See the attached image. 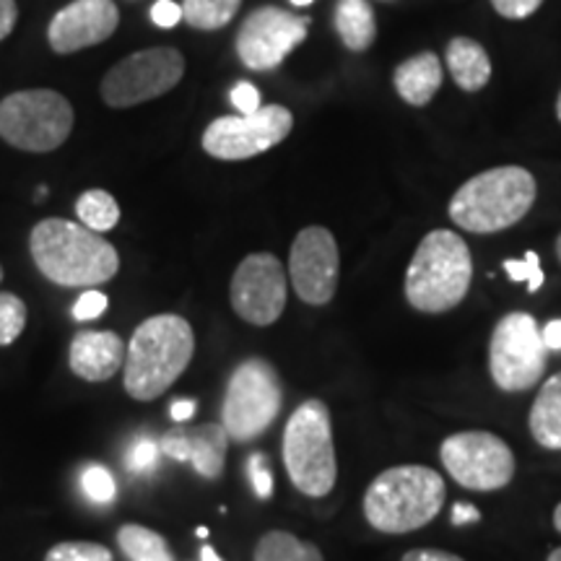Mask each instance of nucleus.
<instances>
[{"mask_svg": "<svg viewBox=\"0 0 561 561\" xmlns=\"http://www.w3.org/2000/svg\"><path fill=\"white\" fill-rule=\"evenodd\" d=\"M30 252L42 276L66 289H96L121 271L115 244L104 240L100 231L68 219L34 224Z\"/></svg>", "mask_w": 561, "mask_h": 561, "instance_id": "1", "label": "nucleus"}, {"mask_svg": "<svg viewBox=\"0 0 561 561\" xmlns=\"http://www.w3.org/2000/svg\"><path fill=\"white\" fill-rule=\"evenodd\" d=\"M195 354L193 325L180 314H153L133 331L125 351L123 385L133 401L149 403L164 396L191 367Z\"/></svg>", "mask_w": 561, "mask_h": 561, "instance_id": "2", "label": "nucleus"}, {"mask_svg": "<svg viewBox=\"0 0 561 561\" xmlns=\"http://www.w3.org/2000/svg\"><path fill=\"white\" fill-rule=\"evenodd\" d=\"M473 280L471 250L458 231L434 229L419 242L405 271V299L416 312H450Z\"/></svg>", "mask_w": 561, "mask_h": 561, "instance_id": "3", "label": "nucleus"}, {"mask_svg": "<svg viewBox=\"0 0 561 561\" xmlns=\"http://www.w3.org/2000/svg\"><path fill=\"white\" fill-rule=\"evenodd\" d=\"M447 500L445 479L426 466L388 468L364 494V517L375 530L403 536L439 515Z\"/></svg>", "mask_w": 561, "mask_h": 561, "instance_id": "4", "label": "nucleus"}, {"mask_svg": "<svg viewBox=\"0 0 561 561\" xmlns=\"http://www.w3.org/2000/svg\"><path fill=\"white\" fill-rule=\"evenodd\" d=\"M536 178L525 167H494L460 185L447 214L458 229L471 234H496L520 224L536 203Z\"/></svg>", "mask_w": 561, "mask_h": 561, "instance_id": "5", "label": "nucleus"}, {"mask_svg": "<svg viewBox=\"0 0 561 561\" xmlns=\"http://www.w3.org/2000/svg\"><path fill=\"white\" fill-rule=\"evenodd\" d=\"M284 466L297 491L312 500L328 496L339 479L331 409L318 398L299 403L284 430Z\"/></svg>", "mask_w": 561, "mask_h": 561, "instance_id": "6", "label": "nucleus"}, {"mask_svg": "<svg viewBox=\"0 0 561 561\" xmlns=\"http://www.w3.org/2000/svg\"><path fill=\"white\" fill-rule=\"evenodd\" d=\"M284 405L278 369L261 356L240 362L229 375L221 403V426L231 442H252L271 430Z\"/></svg>", "mask_w": 561, "mask_h": 561, "instance_id": "7", "label": "nucleus"}, {"mask_svg": "<svg viewBox=\"0 0 561 561\" xmlns=\"http://www.w3.org/2000/svg\"><path fill=\"white\" fill-rule=\"evenodd\" d=\"M76 112L60 91L24 89L0 102V138L19 151L50 153L66 144Z\"/></svg>", "mask_w": 561, "mask_h": 561, "instance_id": "8", "label": "nucleus"}, {"mask_svg": "<svg viewBox=\"0 0 561 561\" xmlns=\"http://www.w3.org/2000/svg\"><path fill=\"white\" fill-rule=\"evenodd\" d=\"M549 362L541 328L528 312H510L496 322L489 341L491 380L504 392H525L541 382Z\"/></svg>", "mask_w": 561, "mask_h": 561, "instance_id": "9", "label": "nucleus"}, {"mask_svg": "<svg viewBox=\"0 0 561 561\" xmlns=\"http://www.w3.org/2000/svg\"><path fill=\"white\" fill-rule=\"evenodd\" d=\"M185 76V58L174 47H149L115 62L104 73L100 94L112 110H130L164 96Z\"/></svg>", "mask_w": 561, "mask_h": 561, "instance_id": "10", "label": "nucleus"}, {"mask_svg": "<svg viewBox=\"0 0 561 561\" xmlns=\"http://www.w3.org/2000/svg\"><path fill=\"white\" fill-rule=\"evenodd\" d=\"M439 460L455 483L471 491H500L515 479V453L491 432L450 434L439 447Z\"/></svg>", "mask_w": 561, "mask_h": 561, "instance_id": "11", "label": "nucleus"}, {"mask_svg": "<svg viewBox=\"0 0 561 561\" xmlns=\"http://www.w3.org/2000/svg\"><path fill=\"white\" fill-rule=\"evenodd\" d=\"M294 128L291 110L268 104L252 115L216 117L203 130V151L219 161H244L276 149Z\"/></svg>", "mask_w": 561, "mask_h": 561, "instance_id": "12", "label": "nucleus"}, {"mask_svg": "<svg viewBox=\"0 0 561 561\" xmlns=\"http://www.w3.org/2000/svg\"><path fill=\"white\" fill-rule=\"evenodd\" d=\"M310 34V19L297 16L278 5H261L250 11L237 32L234 50L244 68L268 73L297 50Z\"/></svg>", "mask_w": 561, "mask_h": 561, "instance_id": "13", "label": "nucleus"}, {"mask_svg": "<svg viewBox=\"0 0 561 561\" xmlns=\"http://www.w3.org/2000/svg\"><path fill=\"white\" fill-rule=\"evenodd\" d=\"M289 278L284 263L271 252H252L231 276L229 299L237 318L255 328H268L286 310Z\"/></svg>", "mask_w": 561, "mask_h": 561, "instance_id": "14", "label": "nucleus"}, {"mask_svg": "<svg viewBox=\"0 0 561 561\" xmlns=\"http://www.w3.org/2000/svg\"><path fill=\"white\" fill-rule=\"evenodd\" d=\"M341 252L333 231L305 227L289 252V278L297 297L310 307H325L339 291Z\"/></svg>", "mask_w": 561, "mask_h": 561, "instance_id": "15", "label": "nucleus"}, {"mask_svg": "<svg viewBox=\"0 0 561 561\" xmlns=\"http://www.w3.org/2000/svg\"><path fill=\"white\" fill-rule=\"evenodd\" d=\"M121 24V11L115 0H73L55 13L47 26V42L53 53L73 55L102 45Z\"/></svg>", "mask_w": 561, "mask_h": 561, "instance_id": "16", "label": "nucleus"}, {"mask_svg": "<svg viewBox=\"0 0 561 561\" xmlns=\"http://www.w3.org/2000/svg\"><path fill=\"white\" fill-rule=\"evenodd\" d=\"M159 447L161 455L178 462H191L195 473L214 481L219 479L224 466H227L229 434L221 424H178L174 430L164 432V437L159 439Z\"/></svg>", "mask_w": 561, "mask_h": 561, "instance_id": "17", "label": "nucleus"}, {"mask_svg": "<svg viewBox=\"0 0 561 561\" xmlns=\"http://www.w3.org/2000/svg\"><path fill=\"white\" fill-rule=\"evenodd\" d=\"M125 346L115 331H81L68 348V364L76 377L87 382H107L125 364Z\"/></svg>", "mask_w": 561, "mask_h": 561, "instance_id": "18", "label": "nucleus"}, {"mask_svg": "<svg viewBox=\"0 0 561 561\" xmlns=\"http://www.w3.org/2000/svg\"><path fill=\"white\" fill-rule=\"evenodd\" d=\"M398 96L411 107H426L442 87V60L434 53H419L403 60L392 73Z\"/></svg>", "mask_w": 561, "mask_h": 561, "instance_id": "19", "label": "nucleus"}, {"mask_svg": "<svg viewBox=\"0 0 561 561\" xmlns=\"http://www.w3.org/2000/svg\"><path fill=\"white\" fill-rule=\"evenodd\" d=\"M445 62L450 68L453 81L458 83L462 91L476 94V91L486 89L491 81V58L483 50V45L471 37H455L450 39L445 53Z\"/></svg>", "mask_w": 561, "mask_h": 561, "instance_id": "20", "label": "nucleus"}, {"mask_svg": "<svg viewBox=\"0 0 561 561\" xmlns=\"http://www.w3.org/2000/svg\"><path fill=\"white\" fill-rule=\"evenodd\" d=\"M528 430L546 450H561V371L541 385V392L533 401Z\"/></svg>", "mask_w": 561, "mask_h": 561, "instance_id": "21", "label": "nucleus"}, {"mask_svg": "<svg viewBox=\"0 0 561 561\" xmlns=\"http://www.w3.org/2000/svg\"><path fill=\"white\" fill-rule=\"evenodd\" d=\"M335 32L351 53H367L377 37V16L369 0H339L333 11Z\"/></svg>", "mask_w": 561, "mask_h": 561, "instance_id": "22", "label": "nucleus"}, {"mask_svg": "<svg viewBox=\"0 0 561 561\" xmlns=\"http://www.w3.org/2000/svg\"><path fill=\"white\" fill-rule=\"evenodd\" d=\"M252 561H325V557L318 546L301 541L294 533L271 530L257 541Z\"/></svg>", "mask_w": 561, "mask_h": 561, "instance_id": "23", "label": "nucleus"}, {"mask_svg": "<svg viewBox=\"0 0 561 561\" xmlns=\"http://www.w3.org/2000/svg\"><path fill=\"white\" fill-rule=\"evenodd\" d=\"M117 543L130 561H174L167 538L144 525H123L117 530Z\"/></svg>", "mask_w": 561, "mask_h": 561, "instance_id": "24", "label": "nucleus"}, {"mask_svg": "<svg viewBox=\"0 0 561 561\" xmlns=\"http://www.w3.org/2000/svg\"><path fill=\"white\" fill-rule=\"evenodd\" d=\"M76 216H79V224L91 229V231H104L115 229L117 221H121V206H117L115 195L102 191V187H91L76 201Z\"/></svg>", "mask_w": 561, "mask_h": 561, "instance_id": "25", "label": "nucleus"}, {"mask_svg": "<svg viewBox=\"0 0 561 561\" xmlns=\"http://www.w3.org/2000/svg\"><path fill=\"white\" fill-rule=\"evenodd\" d=\"M242 0H182V19L201 32L224 30L240 11Z\"/></svg>", "mask_w": 561, "mask_h": 561, "instance_id": "26", "label": "nucleus"}, {"mask_svg": "<svg viewBox=\"0 0 561 561\" xmlns=\"http://www.w3.org/2000/svg\"><path fill=\"white\" fill-rule=\"evenodd\" d=\"M26 318V301L11 291H0V346H11L24 333Z\"/></svg>", "mask_w": 561, "mask_h": 561, "instance_id": "27", "label": "nucleus"}, {"mask_svg": "<svg viewBox=\"0 0 561 561\" xmlns=\"http://www.w3.org/2000/svg\"><path fill=\"white\" fill-rule=\"evenodd\" d=\"M45 561H112V551L94 541H62L45 553Z\"/></svg>", "mask_w": 561, "mask_h": 561, "instance_id": "28", "label": "nucleus"}, {"mask_svg": "<svg viewBox=\"0 0 561 561\" xmlns=\"http://www.w3.org/2000/svg\"><path fill=\"white\" fill-rule=\"evenodd\" d=\"M81 489H83V494L89 496V502H94V504H110L117 494V486H115V479H112V473L104 466H96V462H91V466L83 468Z\"/></svg>", "mask_w": 561, "mask_h": 561, "instance_id": "29", "label": "nucleus"}, {"mask_svg": "<svg viewBox=\"0 0 561 561\" xmlns=\"http://www.w3.org/2000/svg\"><path fill=\"white\" fill-rule=\"evenodd\" d=\"M159 455H161L159 439H151L146 437V434H140V437L130 442L128 450H125V468H128L130 473H149L159 462Z\"/></svg>", "mask_w": 561, "mask_h": 561, "instance_id": "30", "label": "nucleus"}, {"mask_svg": "<svg viewBox=\"0 0 561 561\" xmlns=\"http://www.w3.org/2000/svg\"><path fill=\"white\" fill-rule=\"evenodd\" d=\"M502 268L507 271L510 280H515V284H520V280H525L528 284V291H538L543 286V271H541V257L536 255V252L528 250L525 252L523 261H504Z\"/></svg>", "mask_w": 561, "mask_h": 561, "instance_id": "31", "label": "nucleus"}, {"mask_svg": "<svg viewBox=\"0 0 561 561\" xmlns=\"http://www.w3.org/2000/svg\"><path fill=\"white\" fill-rule=\"evenodd\" d=\"M248 476L257 500H271L273 496V471L263 453H252L248 460Z\"/></svg>", "mask_w": 561, "mask_h": 561, "instance_id": "32", "label": "nucleus"}, {"mask_svg": "<svg viewBox=\"0 0 561 561\" xmlns=\"http://www.w3.org/2000/svg\"><path fill=\"white\" fill-rule=\"evenodd\" d=\"M107 305H110L107 294L96 291V289H89V291H83L81 297H79V301H76V305H73V318L79 320V322L96 320V318H102L104 312H107Z\"/></svg>", "mask_w": 561, "mask_h": 561, "instance_id": "33", "label": "nucleus"}, {"mask_svg": "<svg viewBox=\"0 0 561 561\" xmlns=\"http://www.w3.org/2000/svg\"><path fill=\"white\" fill-rule=\"evenodd\" d=\"M231 104H234L237 115H252V112H257L263 107L261 104V91L252 87L250 81H240L234 89H231L229 94Z\"/></svg>", "mask_w": 561, "mask_h": 561, "instance_id": "34", "label": "nucleus"}, {"mask_svg": "<svg viewBox=\"0 0 561 561\" xmlns=\"http://www.w3.org/2000/svg\"><path fill=\"white\" fill-rule=\"evenodd\" d=\"M491 5H494V11L500 13L502 19L523 21L541 9L543 0H491Z\"/></svg>", "mask_w": 561, "mask_h": 561, "instance_id": "35", "label": "nucleus"}, {"mask_svg": "<svg viewBox=\"0 0 561 561\" xmlns=\"http://www.w3.org/2000/svg\"><path fill=\"white\" fill-rule=\"evenodd\" d=\"M151 21L161 30H172L182 21V5L172 3V0H157L151 5Z\"/></svg>", "mask_w": 561, "mask_h": 561, "instance_id": "36", "label": "nucleus"}, {"mask_svg": "<svg viewBox=\"0 0 561 561\" xmlns=\"http://www.w3.org/2000/svg\"><path fill=\"white\" fill-rule=\"evenodd\" d=\"M16 21H19L16 0H0V42L13 32Z\"/></svg>", "mask_w": 561, "mask_h": 561, "instance_id": "37", "label": "nucleus"}, {"mask_svg": "<svg viewBox=\"0 0 561 561\" xmlns=\"http://www.w3.org/2000/svg\"><path fill=\"white\" fill-rule=\"evenodd\" d=\"M401 561H466L458 553L450 551H439V549H413L409 553H403Z\"/></svg>", "mask_w": 561, "mask_h": 561, "instance_id": "38", "label": "nucleus"}, {"mask_svg": "<svg viewBox=\"0 0 561 561\" xmlns=\"http://www.w3.org/2000/svg\"><path fill=\"white\" fill-rule=\"evenodd\" d=\"M450 520L453 525H468V523H479L481 520V512L479 507H473V504H466V502H458L450 512Z\"/></svg>", "mask_w": 561, "mask_h": 561, "instance_id": "39", "label": "nucleus"}, {"mask_svg": "<svg viewBox=\"0 0 561 561\" xmlns=\"http://www.w3.org/2000/svg\"><path fill=\"white\" fill-rule=\"evenodd\" d=\"M541 339H543V346L549 351H561V320L546 322Z\"/></svg>", "mask_w": 561, "mask_h": 561, "instance_id": "40", "label": "nucleus"}, {"mask_svg": "<svg viewBox=\"0 0 561 561\" xmlns=\"http://www.w3.org/2000/svg\"><path fill=\"white\" fill-rule=\"evenodd\" d=\"M195 409H198V403L195 401H174L170 409V416L178 421V424H187V421L195 416Z\"/></svg>", "mask_w": 561, "mask_h": 561, "instance_id": "41", "label": "nucleus"}, {"mask_svg": "<svg viewBox=\"0 0 561 561\" xmlns=\"http://www.w3.org/2000/svg\"><path fill=\"white\" fill-rule=\"evenodd\" d=\"M201 561H224L221 557H219V553H216V549H214V546H203V549H201Z\"/></svg>", "mask_w": 561, "mask_h": 561, "instance_id": "42", "label": "nucleus"}, {"mask_svg": "<svg viewBox=\"0 0 561 561\" xmlns=\"http://www.w3.org/2000/svg\"><path fill=\"white\" fill-rule=\"evenodd\" d=\"M553 528L561 533V504H557V510H553Z\"/></svg>", "mask_w": 561, "mask_h": 561, "instance_id": "43", "label": "nucleus"}, {"mask_svg": "<svg viewBox=\"0 0 561 561\" xmlns=\"http://www.w3.org/2000/svg\"><path fill=\"white\" fill-rule=\"evenodd\" d=\"M314 0H291V5H297V9H307V5H312Z\"/></svg>", "mask_w": 561, "mask_h": 561, "instance_id": "44", "label": "nucleus"}, {"mask_svg": "<svg viewBox=\"0 0 561 561\" xmlns=\"http://www.w3.org/2000/svg\"><path fill=\"white\" fill-rule=\"evenodd\" d=\"M546 561H561V546H559V549H553Z\"/></svg>", "mask_w": 561, "mask_h": 561, "instance_id": "45", "label": "nucleus"}, {"mask_svg": "<svg viewBox=\"0 0 561 561\" xmlns=\"http://www.w3.org/2000/svg\"><path fill=\"white\" fill-rule=\"evenodd\" d=\"M208 528H198V530H195V536H198V538H208Z\"/></svg>", "mask_w": 561, "mask_h": 561, "instance_id": "46", "label": "nucleus"}, {"mask_svg": "<svg viewBox=\"0 0 561 561\" xmlns=\"http://www.w3.org/2000/svg\"><path fill=\"white\" fill-rule=\"evenodd\" d=\"M557 117H559V123H561V91H559V96H557Z\"/></svg>", "mask_w": 561, "mask_h": 561, "instance_id": "47", "label": "nucleus"}, {"mask_svg": "<svg viewBox=\"0 0 561 561\" xmlns=\"http://www.w3.org/2000/svg\"><path fill=\"white\" fill-rule=\"evenodd\" d=\"M557 257H559V263H561V234L557 237Z\"/></svg>", "mask_w": 561, "mask_h": 561, "instance_id": "48", "label": "nucleus"}, {"mask_svg": "<svg viewBox=\"0 0 561 561\" xmlns=\"http://www.w3.org/2000/svg\"><path fill=\"white\" fill-rule=\"evenodd\" d=\"M0 284H3V265H0Z\"/></svg>", "mask_w": 561, "mask_h": 561, "instance_id": "49", "label": "nucleus"}, {"mask_svg": "<svg viewBox=\"0 0 561 561\" xmlns=\"http://www.w3.org/2000/svg\"><path fill=\"white\" fill-rule=\"evenodd\" d=\"M382 3H390V0H382Z\"/></svg>", "mask_w": 561, "mask_h": 561, "instance_id": "50", "label": "nucleus"}]
</instances>
